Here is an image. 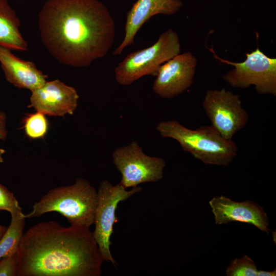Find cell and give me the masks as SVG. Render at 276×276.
Masks as SVG:
<instances>
[{"label":"cell","mask_w":276,"mask_h":276,"mask_svg":"<svg viewBox=\"0 0 276 276\" xmlns=\"http://www.w3.org/2000/svg\"><path fill=\"white\" fill-rule=\"evenodd\" d=\"M156 129L162 137L177 141L183 151L206 165L226 166L238 154L235 142L223 137L211 125L191 129L171 120L159 122Z\"/></svg>","instance_id":"3957f363"},{"label":"cell","mask_w":276,"mask_h":276,"mask_svg":"<svg viewBox=\"0 0 276 276\" xmlns=\"http://www.w3.org/2000/svg\"><path fill=\"white\" fill-rule=\"evenodd\" d=\"M182 5L180 0H137L127 13L125 35L113 54L119 55L125 48L133 44L136 33L152 16L159 14H174Z\"/></svg>","instance_id":"4fadbf2b"},{"label":"cell","mask_w":276,"mask_h":276,"mask_svg":"<svg viewBox=\"0 0 276 276\" xmlns=\"http://www.w3.org/2000/svg\"><path fill=\"white\" fill-rule=\"evenodd\" d=\"M258 272L256 264L246 255L235 259L226 270L227 276H256Z\"/></svg>","instance_id":"ac0fdd59"},{"label":"cell","mask_w":276,"mask_h":276,"mask_svg":"<svg viewBox=\"0 0 276 276\" xmlns=\"http://www.w3.org/2000/svg\"><path fill=\"white\" fill-rule=\"evenodd\" d=\"M258 276H275L276 275V269L272 271H267L264 270H258Z\"/></svg>","instance_id":"7402d4cb"},{"label":"cell","mask_w":276,"mask_h":276,"mask_svg":"<svg viewBox=\"0 0 276 276\" xmlns=\"http://www.w3.org/2000/svg\"><path fill=\"white\" fill-rule=\"evenodd\" d=\"M197 59L190 52L179 54L162 64L154 81L153 91L164 99H172L193 84Z\"/></svg>","instance_id":"30bf717a"},{"label":"cell","mask_w":276,"mask_h":276,"mask_svg":"<svg viewBox=\"0 0 276 276\" xmlns=\"http://www.w3.org/2000/svg\"><path fill=\"white\" fill-rule=\"evenodd\" d=\"M25 219L22 211L11 215L10 225L0 239V259L16 254L24 234Z\"/></svg>","instance_id":"2e32d148"},{"label":"cell","mask_w":276,"mask_h":276,"mask_svg":"<svg viewBox=\"0 0 276 276\" xmlns=\"http://www.w3.org/2000/svg\"><path fill=\"white\" fill-rule=\"evenodd\" d=\"M0 276H16V254L0 259Z\"/></svg>","instance_id":"ffe728a7"},{"label":"cell","mask_w":276,"mask_h":276,"mask_svg":"<svg viewBox=\"0 0 276 276\" xmlns=\"http://www.w3.org/2000/svg\"><path fill=\"white\" fill-rule=\"evenodd\" d=\"M7 119L6 113L0 110V140H5L7 137Z\"/></svg>","instance_id":"44dd1931"},{"label":"cell","mask_w":276,"mask_h":276,"mask_svg":"<svg viewBox=\"0 0 276 276\" xmlns=\"http://www.w3.org/2000/svg\"><path fill=\"white\" fill-rule=\"evenodd\" d=\"M209 204L216 224L237 221L251 224L268 234V218L263 209L256 202H236L225 196L214 197Z\"/></svg>","instance_id":"7c38bea8"},{"label":"cell","mask_w":276,"mask_h":276,"mask_svg":"<svg viewBox=\"0 0 276 276\" xmlns=\"http://www.w3.org/2000/svg\"><path fill=\"white\" fill-rule=\"evenodd\" d=\"M20 27V20L8 0H0V46L11 50H27Z\"/></svg>","instance_id":"9a60e30c"},{"label":"cell","mask_w":276,"mask_h":276,"mask_svg":"<svg viewBox=\"0 0 276 276\" xmlns=\"http://www.w3.org/2000/svg\"><path fill=\"white\" fill-rule=\"evenodd\" d=\"M202 106L211 126L224 139L232 140L248 123L249 115L240 96L224 88L207 90Z\"/></svg>","instance_id":"9c48e42d"},{"label":"cell","mask_w":276,"mask_h":276,"mask_svg":"<svg viewBox=\"0 0 276 276\" xmlns=\"http://www.w3.org/2000/svg\"><path fill=\"white\" fill-rule=\"evenodd\" d=\"M97 192L86 179L78 178L70 186L49 191L32 206L26 218L38 217L55 212L65 217L71 225L89 227L94 223Z\"/></svg>","instance_id":"277c9868"},{"label":"cell","mask_w":276,"mask_h":276,"mask_svg":"<svg viewBox=\"0 0 276 276\" xmlns=\"http://www.w3.org/2000/svg\"><path fill=\"white\" fill-rule=\"evenodd\" d=\"M112 159L122 175L119 183L125 189L143 183L156 182L163 177L165 160L147 155L136 142L116 148Z\"/></svg>","instance_id":"ba28073f"},{"label":"cell","mask_w":276,"mask_h":276,"mask_svg":"<svg viewBox=\"0 0 276 276\" xmlns=\"http://www.w3.org/2000/svg\"><path fill=\"white\" fill-rule=\"evenodd\" d=\"M0 210H5L13 215L22 211L18 201L13 193L0 183Z\"/></svg>","instance_id":"d6986e66"},{"label":"cell","mask_w":276,"mask_h":276,"mask_svg":"<svg viewBox=\"0 0 276 276\" xmlns=\"http://www.w3.org/2000/svg\"><path fill=\"white\" fill-rule=\"evenodd\" d=\"M89 227L40 222L23 234L16 276H100L104 261Z\"/></svg>","instance_id":"7a4b0ae2"},{"label":"cell","mask_w":276,"mask_h":276,"mask_svg":"<svg viewBox=\"0 0 276 276\" xmlns=\"http://www.w3.org/2000/svg\"><path fill=\"white\" fill-rule=\"evenodd\" d=\"M142 190L141 187L137 186L126 191L120 183L113 186L107 180H103L100 185L94 222L95 228L92 233L103 260L114 265L116 262L111 255L110 246L113 224L118 220L116 216V209L120 202Z\"/></svg>","instance_id":"52a82bcc"},{"label":"cell","mask_w":276,"mask_h":276,"mask_svg":"<svg viewBox=\"0 0 276 276\" xmlns=\"http://www.w3.org/2000/svg\"><path fill=\"white\" fill-rule=\"evenodd\" d=\"M209 50L216 60L234 66L223 76L224 81L230 86L246 88L253 85L259 94L276 95V58L267 56L258 45L255 50L246 53L245 60L241 62L223 59L213 48Z\"/></svg>","instance_id":"8992f818"},{"label":"cell","mask_w":276,"mask_h":276,"mask_svg":"<svg viewBox=\"0 0 276 276\" xmlns=\"http://www.w3.org/2000/svg\"><path fill=\"white\" fill-rule=\"evenodd\" d=\"M43 44L60 63L85 67L106 56L116 25L99 0H48L38 14Z\"/></svg>","instance_id":"6da1fadb"},{"label":"cell","mask_w":276,"mask_h":276,"mask_svg":"<svg viewBox=\"0 0 276 276\" xmlns=\"http://www.w3.org/2000/svg\"><path fill=\"white\" fill-rule=\"evenodd\" d=\"M180 50L178 34L168 29L152 45L128 54L115 68L116 80L127 86L144 76L155 77L160 66L180 54Z\"/></svg>","instance_id":"5b68a950"},{"label":"cell","mask_w":276,"mask_h":276,"mask_svg":"<svg viewBox=\"0 0 276 276\" xmlns=\"http://www.w3.org/2000/svg\"><path fill=\"white\" fill-rule=\"evenodd\" d=\"M5 153L4 149L0 148V164L4 162L3 155Z\"/></svg>","instance_id":"cb8c5ba5"},{"label":"cell","mask_w":276,"mask_h":276,"mask_svg":"<svg viewBox=\"0 0 276 276\" xmlns=\"http://www.w3.org/2000/svg\"><path fill=\"white\" fill-rule=\"evenodd\" d=\"M31 92L29 107L44 115L73 114L78 106L79 95L76 89L58 79L46 81Z\"/></svg>","instance_id":"8fae6325"},{"label":"cell","mask_w":276,"mask_h":276,"mask_svg":"<svg viewBox=\"0 0 276 276\" xmlns=\"http://www.w3.org/2000/svg\"><path fill=\"white\" fill-rule=\"evenodd\" d=\"M7 228V227L0 225V239L6 232Z\"/></svg>","instance_id":"603a6c76"},{"label":"cell","mask_w":276,"mask_h":276,"mask_svg":"<svg viewBox=\"0 0 276 276\" xmlns=\"http://www.w3.org/2000/svg\"><path fill=\"white\" fill-rule=\"evenodd\" d=\"M24 128L26 135L30 138H42L47 133L48 122L44 114L36 111L26 118Z\"/></svg>","instance_id":"e0dca14e"},{"label":"cell","mask_w":276,"mask_h":276,"mask_svg":"<svg viewBox=\"0 0 276 276\" xmlns=\"http://www.w3.org/2000/svg\"><path fill=\"white\" fill-rule=\"evenodd\" d=\"M0 64L6 80L19 88L31 91L41 86L47 76L35 64L15 56L11 50L0 46Z\"/></svg>","instance_id":"5bb4252c"}]
</instances>
